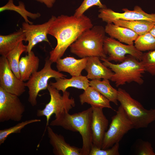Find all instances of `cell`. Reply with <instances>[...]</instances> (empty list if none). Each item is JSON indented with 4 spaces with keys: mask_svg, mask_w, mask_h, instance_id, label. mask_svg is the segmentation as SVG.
Listing matches in <instances>:
<instances>
[{
    "mask_svg": "<svg viewBox=\"0 0 155 155\" xmlns=\"http://www.w3.org/2000/svg\"><path fill=\"white\" fill-rule=\"evenodd\" d=\"M52 63L49 57H46L43 68L32 74L25 83L26 87L28 89V101L32 106L37 104L36 98L39 92L47 89L48 81L51 78H65L67 76L66 75L53 69L51 67Z\"/></svg>",
    "mask_w": 155,
    "mask_h": 155,
    "instance_id": "cell-7",
    "label": "cell"
},
{
    "mask_svg": "<svg viewBox=\"0 0 155 155\" xmlns=\"http://www.w3.org/2000/svg\"><path fill=\"white\" fill-rule=\"evenodd\" d=\"M134 43L136 49L142 52L155 50V37L149 32L139 36Z\"/></svg>",
    "mask_w": 155,
    "mask_h": 155,
    "instance_id": "cell-27",
    "label": "cell"
},
{
    "mask_svg": "<svg viewBox=\"0 0 155 155\" xmlns=\"http://www.w3.org/2000/svg\"><path fill=\"white\" fill-rule=\"evenodd\" d=\"M149 32L155 37V23L150 31Z\"/></svg>",
    "mask_w": 155,
    "mask_h": 155,
    "instance_id": "cell-34",
    "label": "cell"
},
{
    "mask_svg": "<svg viewBox=\"0 0 155 155\" xmlns=\"http://www.w3.org/2000/svg\"><path fill=\"white\" fill-rule=\"evenodd\" d=\"M88 57L77 59L72 57L61 58L56 61L58 71L67 72L72 76L81 75L85 69Z\"/></svg>",
    "mask_w": 155,
    "mask_h": 155,
    "instance_id": "cell-17",
    "label": "cell"
},
{
    "mask_svg": "<svg viewBox=\"0 0 155 155\" xmlns=\"http://www.w3.org/2000/svg\"><path fill=\"white\" fill-rule=\"evenodd\" d=\"M92 113V106L71 115L66 112L51 121L50 125L60 126L66 130L79 132L82 140L81 155H89L93 145L91 129Z\"/></svg>",
    "mask_w": 155,
    "mask_h": 155,
    "instance_id": "cell-2",
    "label": "cell"
},
{
    "mask_svg": "<svg viewBox=\"0 0 155 155\" xmlns=\"http://www.w3.org/2000/svg\"><path fill=\"white\" fill-rule=\"evenodd\" d=\"M104 29L106 33L110 37L128 45H133L134 41L139 36L136 33L127 28L113 23H107Z\"/></svg>",
    "mask_w": 155,
    "mask_h": 155,
    "instance_id": "cell-18",
    "label": "cell"
},
{
    "mask_svg": "<svg viewBox=\"0 0 155 155\" xmlns=\"http://www.w3.org/2000/svg\"><path fill=\"white\" fill-rule=\"evenodd\" d=\"M119 142L106 149L99 148L92 145L89 155H119Z\"/></svg>",
    "mask_w": 155,
    "mask_h": 155,
    "instance_id": "cell-31",
    "label": "cell"
},
{
    "mask_svg": "<svg viewBox=\"0 0 155 155\" xmlns=\"http://www.w3.org/2000/svg\"><path fill=\"white\" fill-rule=\"evenodd\" d=\"M46 129L49 143L53 148V152L55 155H81V148L71 146L67 143L64 137L55 133L48 126Z\"/></svg>",
    "mask_w": 155,
    "mask_h": 155,
    "instance_id": "cell-15",
    "label": "cell"
},
{
    "mask_svg": "<svg viewBox=\"0 0 155 155\" xmlns=\"http://www.w3.org/2000/svg\"><path fill=\"white\" fill-rule=\"evenodd\" d=\"M117 91L118 100L134 128L147 127L150 123L155 121V109L147 110L125 90L119 88Z\"/></svg>",
    "mask_w": 155,
    "mask_h": 155,
    "instance_id": "cell-5",
    "label": "cell"
},
{
    "mask_svg": "<svg viewBox=\"0 0 155 155\" xmlns=\"http://www.w3.org/2000/svg\"><path fill=\"white\" fill-rule=\"evenodd\" d=\"M41 121L40 119H38L26 120L19 123L13 127L0 130V145L3 144L7 137L10 134L20 133L21 130L26 125L32 123L40 122Z\"/></svg>",
    "mask_w": 155,
    "mask_h": 155,
    "instance_id": "cell-28",
    "label": "cell"
},
{
    "mask_svg": "<svg viewBox=\"0 0 155 155\" xmlns=\"http://www.w3.org/2000/svg\"><path fill=\"white\" fill-rule=\"evenodd\" d=\"M112 23L127 28L140 36L149 32L155 22L146 20L128 21L119 20H114Z\"/></svg>",
    "mask_w": 155,
    "mask_h": 155,
    "instance_id": "cell-24",
    "label": "cell"
},
{
    "mask_svg": "<svg viewBox=\"0 0 155 155\" xmlns=\"http://www.w3.org/2000/svg\"><path fill=\"white\" fill-rule=\"evenodd\" d=\"M0 87L18 96L25 91V83L18 78L11 69L5 57H0Z\"/></svg>",
    "mask_w": 155,
    "mask_h": 155,
    "instance_id": "cell-12",
    "label": "cell"
},
{
    "mask_svg": "<svg viewBox=\"0 0 155 155\" xmlns=\"http://www.w3.org/2000/svg\"><path fill=\"white\" fill-rule=\"evenodd\" d=\"M39 59L32 51L28 55L22 57L19 63L20 79L28 81L33 73L38 71Z\"/></svg>",
    "mask_w": 155,
    "mask_h": 155,
    "instance_id": "cell-21",
    "label": "cell"
},
{
    "mask_svg": "<svg viewBox=\"0 0 155 155\" xmlns=\"http://www.w3.org/2000/svg\"><path fill=\"white\" fill-rule=\"evenodd\" d=\"M137 154L139 155H155L150 143L147 141H142L137 146Z\"/></svg>",
    "mask_w": 155,
    "mask_h": 155,
    "instance_id": "cell-32",
    "label": "cell"
},
{
    "mask_svg": "<svg viewBox=\"0 0 155 155\" xmlns=\"http://www.w3.org/2000/svg\"><path fill=\"white\" fill-rule=\"evenodd\" d=\"M103 48L105 54L108 55L106 59L109 61L121 63L130 55L141 61L143 53L138 50L134 45H125L115 38L106 36L104 41Z\"/></svg>",
    "mask_w": 155,
    "mask_h": 155,
    "instance_id": "cell-11",
    "label": "cell"
},
{
    "mask_svg": "<svg viewBox=\"0 0 155 155\" xmlns=\"http://www.w3.org/2000/svg\"><path fill=\"white\" fill-rule=\"evenodd\" d=\"M106 33L103 26H93L84 31L70 46V52L81 58L96 56L106 59L103 48Z\"/></svg>",
    "mask_w": 155,
    "mask_h": 155,
    "instance_id": "cell-3",
    "label": "cell"
},
{
    "mask_svg": "<svg viewBox=\"0 0 155 155\" xmlns=\"http://www.w3.org/2000/svg\"><path fill=\"white\" fill-rule=\"evenodd\" d=\"M134 128L133 125L120 105L105 132L101 149H106L119 142L129 131Z\"/></svg>",
    "mask_w": 155,
    "mask_h": 155,
    "instance_id": "cell-8",
    "label": "cell"
},
{
    "mask_svg": "<svg viewBox=\"0 0 155 155\" xmlns=\"http://www.w3.org/2000/svg\"><path fill=\"white\" fill-rule=\"evenodd\" d=\"M79 99L82 105L87 103L92 106L113 109L111 105L110 101L94 88L90 86L80 95Z\"/></svg>",
    "mask_w": 155,
    "mask_h": 155,
    "instance_id": "cell-19",
    "label": "cell"
},
{
    "mask_svg": "<svg viewBox=\"0 0 155 155\" xmlns=\"http://www.w3.org/2000/svg\"><path fill=\"white\" fill-rule=\"evenodd\" d=\"M25 40V35L22 28L7 35H0V55L6 57L20 42Z\"/></svg>",
    "mask_w": 155,
    "mask_h": 155,
    "instance_id": "cell-22",
    "label": "cell"
},
{
    "mask_svg": "<svg viewBox=\"0 0 155 155\" xmlns=\"http://www.w3.org/2000/svg\"><path fill=\"white\" fill-rule=\"evenodd\" d=\"M52 16L49 20L41 24H30L24 22L22 28L26 36L25 42H28L26 53H29L33 48L38 43L45 41L50 44L47 37L49 29L56 18Z\"/></svg>",
    "mask_w": 155,
    "mask_h": 155,
    "instance_id": "cell-13",
    "label": "cell"
},
{
    "mask_svg": "<svg viewBox=\"0 0 155 155\" xmlns=\"http://www.w3.org/2000/svg\"><path fill=\"white\" fill-rule=\"evenodd\" d=\"M103 64L114 72L110 80L115 82L118 87L133 82L139 85L144 82L143 75L146 71L141 61L130 55H127L125 60L119 64H115L106 59L100 58Z\"/></svg>",
    "mask_w": 155,
    "mask_h": 155,
    "instance_id": "cell-4",
    "label": "cell"
},
{
    "mask_svg": "<svg viewBox=\"0 0 155 155\" xmlns=\"http://www.w3.org/2000/svg\"><path fill=\"white\" fill-rule=\"evenodd\" d=\"M93 26L91 20L84 14L80 17L63 14L56 17L48 30V34L57 41L56 46L49 52V60L56 62L84 31Z\"/></svg>",
    "mask_w": 155,
    "mask_h": 155,
    "instance_id": "cell-1",
    "label": "cell"
},
{
    "mask_svg": "<svg viewBox=\"0 0 155 155\" xmlns=\"http://www.w3.org/2000/svg\"><path fill=\"white\" fill-rule=\"evenodd\" d=\"M109 80L103 79L102 81L98 80H92L89 82V85L108 99L117 105L118 91L111 85Z\"/></svg>",
    "mask_w": 155,
    "mask_h": 155,
    "instance_id": "cell-23",
    "label": "cell"
},
{
    "mask_svg": "<svg viewBox=\"0 0 155 155\" xmlns=\"http://www.w3.org/2000/svg\"><path fill=\"white\" fill-rule=\"evenodd\" d=\"M141 61L146 71L152 75H155V50L143 53Z\"/></svg>",
    "mask_w": 155,
    "mask_h": 155,
    "instance_id": "cell-29",
    "label": "cell"
},
{
    "mask_svg": "<svg viewBox=\"0 0 155 155\" xmlns=\"http://www.w3.org/2000/svg\"><path fill=\"white\" fill-rule=\"evenodd\" d=\"M26 49L27 45H24L23 41H22L6 57L11 69L19 79H20L19 70L20 58L23 53L26 52Z\"/></svg>",
    "mask_w": 155,
    "mask_h": 155,
    "instance_id": "cell-26",
    "label": "cell"
},
{
    "mask_svg": "<svg viewBox=\"0 0 155 155\" xmlns=\"http://www.w3.org/2000/svg\"><path fill=\"white\" fill-rule=\"evenodd\" d=\"M122 13L115 12L106 7L100 9L98 15L99 18L107 23H112L116 20L128 21L146 20L155 22V13L149 14L144 11L138 6L135 7L133 10L124 8Z\"/></svg>",
    "mask_w": 155,
    "mask_h": 155,
    "instance_id": "cell-10",
    "label": "cell"
},
{
    "mask_svg": "<svg viewBox=\"0 0 155 155\" xmlns=\"http://www.w3.org/2000/svg\"><path fill=\"white\" fill-rule=\"evenodd\" d=\"M25 107L18 96L9 93L0 87V122L22 119Z\"/></svg>",
    "mask_w": 155,
    "mask_h": 155,
    "instance_id": "cell-9",
    "label": "cell"
},
{
    "mask_svg": "<svg viewBox=\"0 0 155 155\" xmlns=\"http://www.w3.org/2000/svg\"><path fill=\"white\" fill-rule=\"evenodd\" d=\"M6 10L16 12L22 16L25 22L30 24H33V22L29 21L28 18L35 20L41 16V14L39 13H33L27 11L25 8L24 3L21 1H19L18 5H16L14 4L13 0H8L6 4L0 7L1 12Z\"/></svg>",
    "mask_w": 155,
    "mask_h": 155,
    "instance_id": "cell-25",
    "label": "cell"
},
{
    "mask_svg": "<svg viewBox=\"0 0 155 155\" xmlns=\"http://www.w3.org/2000/svg\"><path fill=\"white\" fill-rule=\"evenodd\" d=\"M47 89L50 96V99L45 107L42 110H38L36 115L38 117L45 116L46 118V126L44 132L49 125L51 116L54 114L55 118L61 114L69 111L75 105V99L69 98V92L66 91L61 95L59 91L49 84Z\"/></svg>",
    "mask_w": 155,
    "mask_h": 155,
    "instance_id": "cell-6",
    "label": "cell"
},
{
    "mask_svg": "<svg viewBox=\"0 0 155 155\" xmlns=\"http://www.w3.org/2000/svg\"><path fill=\"white\" fill-rule=\"evenodd\" d=\"M85 69L87 73L86 77L91 80L101 79L110 80L114 74L112 70L101 63L100 58L97 57H88Z\"/></svg>",
    "mask_w": 155,
    "mask_h": 155,
    "instance_id": "cell-16",
    "label": "cell"
},
{
    "mask_svg": "<svg viewBox=\"0 0 155 155\" xmlns=\"http://www.w3.org/2000/svg\"><path fill=\"white\" fill-rule=\"evenodd\" d=\"M44 4L48 8H51L53 6L56 0H34Z\"/></svg>",
    "mask_w": 155,
    "mask_h": 155,
    "instance_id": "cell-33",
    "label": "cell"
},
{
    "mask_svg": "<svg viewBox=\"0 0 155 155\" xmlns=\"http://www.w3.org/2000/svg\"><path fill=\"white\" fill-rule=\"evenodd\" d=\"M92 107V113L91 129L93 145L101 149L107 129L108 121L104 114L103 108Z\"/></svg>",
    "mask_w": 155,
    "mask_h": 155,
    "instance_id": "cell-14",
    "label": "cell"
},
{
    "mask_svg": "<svg viewBox=\"0 0 155 155\" xmlns=\"http://www.w3.org/2000/svg\"><path fill=\"white\" fill-rule=\"evenodd\" d=\"M94 6H98L100 9L106 7L105 5L101 3L100 0H84L80 6L75 10L73 15L80 17L88 9Z\"/></svg>",
    "mask_w": 155,
    "mask_h": 155,
    "instance_id": "cell-30",
    "label": "cell"
},
{
    "mask_svg": "<svg viewBox=\"0 0 155 155\" xmlns=\"http://www.w3.org/2000/svg\"><path fill=\"white\" fill-rule=\"evenodd\" d=\"M54 82H50L49 84L53 87L64 92L69 87H73L85 90L89 86L90 81L86 76L82 75L72 76L70 79L59 78L55 79Z\"/></svg>",
    "mask_w": 155,
    "mask_h": 155,
    "instance_id": "cell-20",
    "label": "cell"
}]
</instances>
